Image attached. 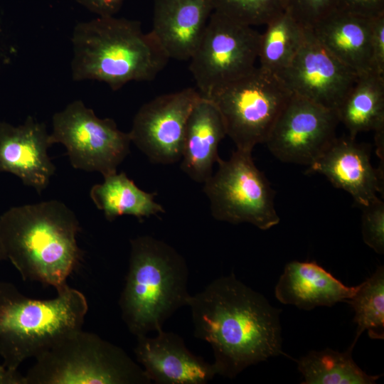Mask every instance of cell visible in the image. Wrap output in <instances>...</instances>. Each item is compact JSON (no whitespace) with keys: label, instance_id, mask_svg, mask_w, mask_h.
<instances>
[{"label":"cell","instance_id":"1","mask_svg":"<svg viewBox=\"0 0 384 384\" xmlns=\"http://www.w3.org/2000/svg\"><path fill=\"white\" fill-rule=\"evenodd\" d=\"M188 306L194 335L213 350L217 375L234 378L250 366L279 355L281 310L233 273L191 295Z\"/></svg>","mask_w":384,"mask_h":384},{"label":"cell","instance_id":"20","mask_svg":"<svg viewBox=\"0 0 384 384\" xmlns=\"http://www.w3.org/2000/svg\"><path fill=\"white\" fill-rule=\"evenodd\" d=\"M310 30L332 55L358 75L373 72L371 18L337 9Z\"/></svg>","mask_w":384,"mask_h":384},{"label":"cell","instance_id":"26","mask_svg":"<svg viewBox=\"0 0 384 384\" xmlns=\"http://www.w3.org/2000/svg\"><path fill=\"white\" fill-rule=\"evenodd\" d=\"M213 9L247 26L267 25L286 10V0H210Z\"/></svg>","mask_w":384,"mask_h":384},{"label":"cell","instance_id":"18","mask_svg":"<svg viewBox=\"0 0 384 384\" xmlns=\"http://www.w3.org/2000/svg\"><path fill=\"white\" fill-rule=\"evenodd\" d=\"M357 287L344 285L315 261H292L286 264L274 294L282 304L311 310L346 302Z\"/></svg>","mask_w":384,"mask_h":384},{"label":"cell","instance_id":"21","mask_svg":"<svg viewBox=\"0 0 384 384\" xmlns=\"http://www.w3.org/2000/svg\"><path fill=\"white\" fill-rule=\"evenodd\" d=\"M336 113L352 139L363 132L384 133V76L374 72L359 75Z\"/></svg>","mask_w":384,"mask_h":384},{"label":"cell","instance_id":"6","mask_svg":"<svg viewBox=\"0 0 384 384\" xmlns=\"http://www.w3.org/2000/svg\"><path fill=\"white\" fill-rule=\"evenodd\" d=\"M26 384H149L142 366L122 348L82 329L36 358Z\"/></svg>","mask_w":384,"mask_h":384},{"label":"cell","instance_id":"24","mask_svg":"<svg viewBox=\"0 0 384 384\" xmlns=\"http://www.w3.org/2000/svg\"><path fill=\"white\" fill-rule=\"evenodd\" d=\"M261 34L258 60L261 68L277 75L292 62L302 47L306 28L285 11Z\"/></svg>","mask_w":384,"mask_h":384},{"label":"cell","instance_id":"12","mask_svg":"<svg viewBox=\"0 0 384 384\" xmlns=\"http://www.w3.org/2000/svg\"><path fill=\"white\" fill-rule=\"evenodd\" d=\"M201 97L193 88L161 95L144 104L136 113L131 142L154 164L181 160L188 116Z\"/></svg>","mask_w":384,"mask_h":384},{"label":"cell","instance_id":"27","mask_svg":"<svg viewBox=\"0 0 384 384\" xmlns=\"http://www.w3.org/2000/svg\"><path fill=\"white\" fill-rule=\"evenodd\" d=\"M362 209L364 242L379 255L384 253V203L377 198Z\"/></svg>","mask_w":384,"mask_h":384},{"label":"cell","instance_id":"14","mask_svg":"<svg viewBox=\"0 0 384 384\" xmlns=\"http://www.w3.org/2000/svg\"><path fill=\"white\" fill-rule=\"evenodd\" d=\"M136 337L134 352L149 380L156 384H206L217 375L213 363L191 352L177 334L161 329Z\"/></svg>","mask_w":384,"mask_h":384},{"label":"cell","instance_id":"32","mask_svg":"<svg viewBox=\"0 0 384 384\" xmlns=\"http://www.w3.org/2000/svg\"><path fill=\"white\" fill-rule=\"evenodd\" d=\"M0 384H26L25 376L0 364Z\"/></svg>","mask_w":384,"mask_h":384},{"label":"cell","instance_id":"33","mask_svg":"<svg viewBox=\"0 0 384 384\" xmlns=\"http://www.w3.org/2000/svg\"><path fill=\"white\" fill-rule=\"evenodd\" d=\"M6 260V257L3 248L1 239V235H0V261Z\"/></svg>","mask_w":384,"mask_h":384},{"label":"cell","instance_id":"28","mask_svg":"<svg viewBox=\"0 0 384 384\" xmlns=\"http://www.w3.org/2000/svg\"><path fill=\"white\" fill-rule=\"evenodd\" d=\"M338 0H286V10L304 28L311 29L338 8Z\"/></svg>","mask_w":384,"mask_h":384},{"label":"cell","instance_id":"23","mask_svg":"<svg viewBox=\"0 0 384 384\" xmlns=\"http://www.w3.org/2000/svg\"><path fill=\"white\" fill-rule=\"evenodd\" d=\"M353 341L348 350L339 352L331 348L312 351L300 358L297 369L302 374V384H373L380 375H371L353 361Z\"/></svg>","mask_w":384,"mask_h":384},{"label":"cell","instance_id":"22","mask_svg":"<svg viewBox=\"0 0 384 384\" xmlns=\"http://www.w3.org/2000/svg\"><path fill=\"white\" fill-rule=\"evenodd\" d=\"M156 195V192L140 189L124 172L104 176V181L95 184L90 192L92 201L109 221L125 215L142 221L164 213V208L154 201Z\"/></svg>","mask_w":384,"mask_h":384},{"label":"cell","instance_id":"4","mask_svg":"<svg viewBox=\"0 0 384 384\" xmlns=\"http://www.w3.org/2000/svg\"><path fill=\"white\" fill-rule=\"evenodd\" d=\"M188 267L172 246L150 235L130 240L125 283L119 300L122 320L136 337L163 329L178 309L187 306Z\"/></svg>","mask_w":384,"mask_h":384},{"label":"cell","instance_id":"11","mask_svg":"<svg viewBox=\"0 0 384 384\" xmlns=\"http://www.w3.org/2000/svg\"><path fill=\"white\" fill-rule=\"evenodd\" d=\"M336 111L292 94L265 142L285 163L311 165L336 137Z\"/></svg>","mask_w":384,"mask_h":384},{"label":"cell","instance_id":"25","mask_svg":"<svg viewBox=\"0 0 384 384\" xmlns=\"http://www.w3.org/2000/svg\"><path fill=\"white\" fill-rule=\"evenodd\" d=\"M351 305L357 324L353 341L365 331L373 339L384 338V267L379 266L376 271L358 285L353 297L347 302Z\"/></svg>","mask_w":384,"mask_h":384},{"label":"cell","instance_id":"2","mask_svg":"<svg viewBox=\"0 0 384 384\" xmlns=\"http://www.w3.org/2000/svg\"><path fill=\"white\" fill-rule=\"evenodd\" d=\"M80 227L63 203L50 200L9 208L0 216V235L6 257L23 280L55 288L67 284L82 251Z\"/></svg>","mask_w":384,"mask_h":384},{"label":"cell","instance_id":"17","mask_svg":"<svg viewBox=\"0 0 384 384\" xmlns=\"http://www.w3.org/2000/svg\"><path fill=\"white\" fill-rule=\"evenodd\" d=\"M213 11L210 0H154L151 32L169 58L188 60Z\"/></svg>","mask_w":384,"mask_h":384},{"label":"cell","instance_id":"13","mask_svg":"<svg viewBox=\"0 0 384 384\" xmlns=\"http://www.w3.org/2000/svg\"><path fill=\"white\" fill-rule=\"evenodd\" d=\"M292 94L336 112L358 78L306 28L290 65L277 74Z\"/></svg>","mask_w":384,"mask_h":384},{"label":"cell","instance_id":"9","mask_svg":"<svg viewBox=\"0 0 384 384\" xmlns=\"http://www.w3.org/2000/svg\"><path fill=\"white\" fill-rule=\"evenodd\" d=\"M261 33L213 11L190 58L189 70L201 96L238 80L255 68Z\"/></svg>","mask_w":384,"mask_h":384},{"label":"cell","instance_id":"8","mask_svg":"<svg viewBox=\"0 0 384 384\" xmlns=\"http://www.w3.org/2000/svg\"><path fill=\"white\" fill-rule=\"evenodd\" d=\"M252 152L236 149L203 183L213 217L232 224L247 223L266 230L280 218L268 180L255 166Z\"/></svg>","mask_w":384,"mask_h":384},{"label":"cell","instance_id":"19","mask_svg":"<svg viewBox=\"0 0 384 384\" xmlns=\"http://www.w3.org/2000/svg\"><path fill=\"white\" fill-rule=\"evenodd\" d=\"M226 136L223 118L215 105L203 96L193 106L186 122L181 168L192 180L203 183L220 159L218 148Z\"/></svg>","mask_w":384,"mask_h":384},{"label":"cell","instance_id":"7","mask_svg":"<svg viewBox=\"0 0 384 384\" xmlns=\"http://www.w3.org/2000/svg\"><path fill=\"white\" fill-rule=\"evenodd\" d=\"M292 92L280 78L260 67L212 92L206 98L217 107L236 149L252 152L265 143Z\"/></svg>","mask_w":384,"mask_h":384},{"label":"cell","instance_id":"16","mask_svg":"<svg viewBox=\"0 0 384 384\" xmlns=\"http://www.w3.org/2000/svg\"><path fill=\"white\" fill-rule=\"evenodd\" d=\"M306 173L325 176L332 185L348 192L366 206L383 193V172L370 162L369 151L350 137L337 138L308 166Z\"/></svg>","mask_w":384,"mask_h":384},{"label":"cell","instance_id":"3","mask_svg":"<svg viewBox=\"0 0 384 384\" xmlns=\"http://www.w3.org/2000/svg\"><path fill=\"white\" fill-rule=\"evenodd\" d=\"M71 41L73 80H97L114 90L132 81L153 80L170 59L151 31L124 18L97 16L78 23Z\"/></svg>","mask_w":384,"mask_h":384},{"label":"cell","instance_id":"30","mask_svg":"<svg viewBox=\"0 0 384 384\" xmlns=\"http://www.w3.org/2000/svg\"><path fill=\"white\" fill-rule=\"evenodd\" d=\"M337 9L371 18L384 14V0H338Z\"/></svg>","mask_w":384,"mask_h":384},{"label":"cell","instance_id":"29","mask_svg":"<svg viewBox=\"0 0 384 384\" xmlns=\"http://www.w3.org/2000/svg\"><path fill=\"white\" fill-rule=\"evenodd\" d=\"M370 48L373 72L384 76V14L371 18Z\"/></svg>","mask_w":384,"mask_h":384},{"label":"cell","instance_id":"15","mask_svg":"<svg viewBox=\"0 0 384 384\" xmlns=\"http://www.w3.org/2000/svg\"><path fill=\"white\" fill-rule=\"evenodd\" d=\"M52 144L45 124L33 117L17 127L0 122V173L16 176L41 193L55 171L48 154Z\"/></svg>","mask_w":384,"mask_h":384},{"label":"cell","instance_id":"5","mask_svg":"<svg viewBox=\"0 0 384 384\" xmlns=\"http://www.w3.org/2000/svg\"><path fill=\"white\" fill-rule=\"evenodd\" d=\"M50 299H34L11 283L0 282V356L9 370L49 349L68 333L82 329L88 304L66 284Z\"/></svg>","mask_w":384,"mask_h":384},{"label":"cell","instance_id":"31","mask_svg":"<svg viewBox=\"0 0 384 384\" xmlns=\"http://www.w3.org/2000/svg\"><path fill=\"white\" fill-rule=\"evenodd\" d=\"M98 16H114L125 0H75Z\"/></svg>","mask_w":384,"mask_h":384},{"label":"cell","instance_id":"10","mask_svg":"<svg viewBox=\"0 0 384 384\" xmlns=\"http://www.w3.org/2000/svg\"><path fill=\"white\" fill-rule=\"evenodd\" d=\"M51 142L65 146L72 166L97 171L103 176L117 172L129 153V133L110 118L101 119L82 101L75 100L52 119Z\"/></svg>","mask_w":384,"mask_h":384}]
</instances>
